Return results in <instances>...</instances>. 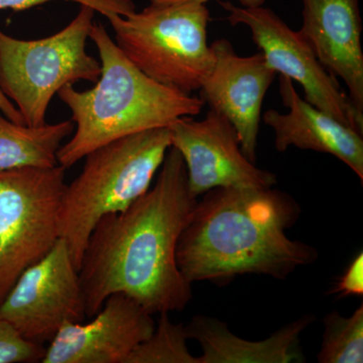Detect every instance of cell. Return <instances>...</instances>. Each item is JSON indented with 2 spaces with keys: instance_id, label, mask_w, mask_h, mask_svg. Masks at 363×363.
Returning <instances> with one entry per match:
<instances>
[{
  "instance_id": "1",
  "label": "cell",
  "mask_w": 363,
  "mask_h": 363,
  "mask_svg": "<svg viewBox=\"0 0 363 363\" xmlns=\"http://www.w3.org/2000/svg\"><path fill=\"white\" fill-rule=\"evenodd\" d=\"M160 169L154 187L124 211L102 217L89 236L79 267L88 318L112 294L128 296L152 315L183 311L192 300L177 247L198 200L178 150L169 147Z\"/></svg>"
},
{
  "instance_id": "2",
  "label": "cell",
  "mask_w": 363,
  "mask_h": 363,
  "mask_svg": "<svg viewBox=\"0 0 363 363\" xmlns=\"http://www.w3.org/2000/svg\"><path fill=\"white\" fill-rule=\"evenodd\" d=\"M196 203L177 247L189 283L224 285L243 274L285 279L319 252L286 230L300 217L292 196L271 188H215Z\"/></svg>"
},
{
  "instance_id": "3",
  "label": "cell",
  "mask_w": 363,
  "mask_h": 363,
  "mask_svg": "<svg viewBox=\"0 0 363 363\" xmlns=\"http://www.w3.org/2000/svg\"><path fill=\"white\" fill-rule=\"evenodd\" d=\"M101 64L94 87L79 91L62 88L58 96L69 107L75 131L57 154L60 166L69 169L90 152L152 128H168L176 119L200 114L201 98L185 94L152 80L124 56L102 23L95 21L89 35Z\"/></svg>"
},
{
  "instance_id": "4",
  "label": "cell",
  "mask_w": 363,
  "mask_h": 363,
  "mask_svg": "<svg viewBox=\"0 0 363 363\" xmlns=\"http://www.w3.org/2000/svg\"><path fill=\"white\" fill-rule=\"evenodd\" d=\"M171 147L168 128L124 136L86 155L80 175L67 185L60 214V235L75 267L98 221L128 209L149 191Z\"/></svg>"
},
{
  "instance_id": "5",
  "label": "cell",
  "mask_w": 363,
  "mask_h": 363,
  "mask_svg": "<svg viewBox=\"0 0 363 363\" xmlns=\"http://www.w3.org/2000/svg\"><path fill=\"white\" fill-rule=\"evenodd\" d=\"M107 20L117 47L138 70L185 94L201 89L215 63L207 42L206 4H150L140 13Z\"/></svg>"
},
{
  "instance_id": "6",
  "label": "cell",
  "mask_w": 363,
  "mask_h": 363,
  "mask_svg": "<svg viewBox=\"0 0 363 363\" xmlns=\"http://www.w3.org/2000/svg\"><path fill=\"white\" fill-rule=\"evenodd\" d=\"M95 13L80 6L68 26L45 39H16L0 30V88L26 125L47 123L48 108L62 88L79 81L97 82L101 64L86 51Z\"/></svg>"
},
{
  "instance_id": "7",
  "label": "cell",
  "mask_w": 363,
  "mask_h": 363,
  "mask_svg": "<svg viewBox=\"0 0 363 363\" xmlns=\"http://www.w3.org/2000/svg\"><path fill=\"white\" fill-rule=\"evenodd\" d=\"M65 175L60 164L0 171V303L61 238Z\"/></svg>"
},
{
  "instance_id": "8",
  "label": "cell",
  "mask_w": 363,
  "mask_h": 363,
  "mask_svg": "<svg viewBox=\"0 0 363 363\" xmlns=\"http://www.w3.org/2000/svg\"><path fill=\"white\" fill-rule=\"evenodd\" d=\"M220 6L231 25L250 28L253 42L277 74L302 86L306 101L363 135V116L298 30H293L267 7L236 6L230 2H220Z\"/></svg>"
},
{
  "instance_id": "9",
  "label": "cell",
  "mask_w": 363,
  "mask_h": 363,
  "mask_svg": "<svg viewBox=\"0 0 363 363\" xmlns=\"http://www.w3.org/2000/svg\"><path fill=\"white\" fill-rule=\"evenodd\" d=\"M0 317L26 340L44 345L67 323L84 322L79 271L63 238L26 269L0 303Z\"/></svg>"
},
{
  "instance_id": "10",
  "label": "cell",
  "mask_w": 363,
  "mask_h": 363,
  "mask_svg": "<svg viewBox=\"0 0 363 363\" xmlns=\"http://www.w3.org/2000/svg\"><path fill=\"white\" fill-rule=\"evenodd\" d=\"M168 128L171 147L183 157L195 198L215 188H271L278 183L274 173L245 156L238 131L218 112L209 109L202 121L180 117Z\"/></svg>"
},
{
  "instance_id": "11",
  "label": "cell",
  "mask_w": 363,
  "mask_h": 363,
  "mask_svg": "<svg viewBox=\"0 0 363 363\" xmlns=\"http://www.w3.org/2000/svg\"><path fill=\"white\" fill-rule=\"evenodd\" d=\"M89 323H67L45 348L43 363H125L154 331L152 315L123 294H112Z\"/></svg>"
},
{
  "instance_id": "12",
  "label": "cell",
  "mask_w": 363,
  "mask_h": 363,
  "mask_svg": "<svg viewBox=\"0 0 363 363\" xmlns=\"http://www.w3.org/2000/svg\"><path fill=\"white\" fill-rule=\"evenodd\" d=\"M210 45L215 63L199 90L200 98L210 109L233 124L243 154L255 164L262 102L277 72L260 52L252 56H238L233 44L225 39L215 40Z\"/></svg>"
},
{
  "instance_id": "13",
  "label": "cell",
  "mask_w": 363,
  "mask_h": 363,
  "mask_svg": "<svg viewBox=\"0 0 363 363\" xmlns=\"http://www.w3.org/2000/svg\"><path fill=\"white\" fill-rule=\"evenodd\" d=\"M298 33L320 63L342 79L348 96L363 116L362 20L359 0H302Z\"/></svg>"
},
{
  "instance_id": "14",
  "label": "cell",
  "mask_w": 363,
  "mask_h": 363,
  "mask_svg": "<svg viewBox=\"0 0 363 363\" xmlns=\"http://www.w3.org/2000/svg\"><path fill=\"white\" fill-rule=\"evenodd\" d=\"M279 94L288 113L269 109L262 119L274 133L278 152L290 147L337 157L363 182V138L357 130L301 98L292 79L279 75Z\"/></svg>"
},
{
  "instance_id": "15",
  "label": "cell",
  "mask_w": 363,
  "mask_h": 363,
  "mask_svg": "<svg viewBox=\"0 0 363 363\" xmlns=\"http://www.w3.org/2000/svg\"><path fill=\"white\" fill-rule=\"evenodd\" d=\"M314 320L305 315L259 341L240 338L225 322L205 315H196L185 326L188 338L201 345L199 363H300L305 362L300 336Z\"/></svg>"
},
{
  "instance_id": "16",
  "label": "cell",
  "mask_w": 363,
  "mask_h": 363,
  "mask_svg": "<svg viewBox=\"0 0 363 363\" xmlns=\"http://www.w3.org/2000/svg\"><path fill=\"white\" fill-rule=\"evenodd\" d=\"M74 128L71 119L30 128L14 123L0 111V171L28 166H57L58 150Z\"/></svg>"
},
{
  "instance_id": "17",
  "label": "cell",
  "mask_w": 363,
  "mask_h": 363,
  "mask_svg": "<svg viewBox=\"0 0 363 363\" xmlns=\"http://www.w3.org/2000/svg\"><path fill=\"white\" fill-rule=\"evenodd\" d=\"M319 363L363 362V305L350 317L333 311L325 316Z\"/></svg>"
},
{
  "instance_id": "18",
  "label": "cell",
  "mask_w": 363,
  "mask_h": 363,
  "mask_svg": "<svg viewBox=\"0 0 363 363\" xmlns=\"http://www.w3.org/2000/svg\"><path fill=\"white\" fill-rule=\"evenodd\" d=\"M188 339L185 325L173 323L169 313H161L150 337L136 346L125 363H199L189 350Z\"/></svg>"
},
{
  "instance_id": "19",
  "label": "cell",
  "mask_w": 363,
  "mask_h": 363,
  "mask_svg": "<svg viewBox=\"0 0 363 363\" xmlns=\"http://www.w3.org/2000/svg\"><path fill=\"white\" fill-rule=\"evenodd\" d=\"M45 351L44 346L26 340L0 317V363L40 362Z\"/></svg>"
},
{
  "instance_id": "20",
  "label": "cell",
  "mask_w": 363,
  "mask_h": 363,
  "mask_svg": "<svg viewBox=\"0 0 363 363\" xmlns=\"http://www.w3.org/2000/svg\"><path fill=\"white\" fill-rule=\"evenodd\" d=\"M56 0H0V11L11 9L13 11H23L32 7L42 6ZM63 1L77 2L80 6L92 7L96 13L105 18L113 16H128L135 13V4L133 0H63Z\"/></svg>"
},
{
  "instance_id": "21",
  "label": "cell",
  "mask_w": 363,
  "mask_h": 363,
  "mask_svg": "<svg viewBox=\"0 0 363 363\" xmlns=\"http://www.w3.org/2000/svg\"><path fill=\"white\" fill-rule=\"evenodd\" d=\"M332 294L340 298L363 295V253L360 252L352 259L350 266L343 272L332 289Z\"/></svg>"
},
{
  "instance_id": "22",
  "label": "cell",
  "mask_w": 363,
  "mask_h": 363,
  "mask_svg": "<svg viewBox=\"0 0 363 363\" xmlns=\"http://www.w3.org/2000/svg\"><path fill=\"white\" fill-rule=\"evenodd\" d=\"M0 111L16 123L25 124L23 123V116H21L20 111L16 108V105L11 101L6 96L4 92H2L1 88H0Z\"/></svg>"
},
{
  "instance_id": "23",
  "label": "cell",
  "mask_w": 363,
  "mask_h": 363,
  "mask_svg": "<svg viewBox=\"0 0 363 363\" xmlns=\"http://www.w3.org/2000/svg\"><path fill=\"white\" fill-rule=\"evenodd\" d=\"M186 1H197L200 4H206L209 0H150V4H171ZM238 1L243 7H257L264 6L266 0H238Z\"/></svg>"
}]
</instances>
